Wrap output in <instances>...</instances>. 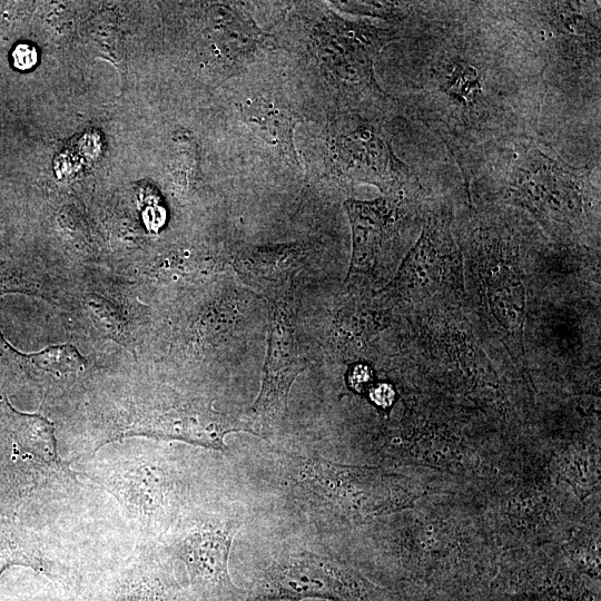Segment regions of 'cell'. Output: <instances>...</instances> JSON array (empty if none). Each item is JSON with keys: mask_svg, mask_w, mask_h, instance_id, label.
<instances>
[{"mask_svg": "<svg viewBox=\"0 0 601 601\" xmlns=\"http://www.w3.org/2000/svg\"><path fill=\"white\" fill-rule=\"evenodd\" d=\"M461 246L464 279V311L475 315L476 332L499 344L508 361L526 371L524 345L529 274L523 242L496 215L479 217Z\"/></svg>", "mask_w": 601, "mask_h": 601, "instance_id": "1", "label": "cell"}, {"mask_svg": "<svg viewBox=\"0 0 601 601\" xmlns=\"http://www.w3.org/2000/svg\"><path fill=\"white\" fill-rule=\"evenodd\" d=\"M289 499L323 528L361 524L402 510L418 493L401 475L346 465L318 455L287 454L279 462Z\"/></svg>", "mask_w": 601, "mask_h": 601, "instance_id": "2", "label": "cell"}, {"mask_svg": "<svg viewBox=\"0 0 601 601\" xmlns=\"http://www.w3.org/2000/svg\"><path fill=\"white\" fill-rule=\"evenodd\" d=\"M503 162V197L531 214L553 239L578 243L591 226L599 230V200L587 174L532 142L513 146Z\"/></svg>", "mask_w": 601, "mask_h": 601, "instance_id": "3", "label": "cell"}, {"mask_svg": "<svg viewBox=\"0 0 601 601\" xmlns=\"http://www.w3.org/2000/svg\"><path fill=\"white\" fill-rule=\"evenodd\" d=\"M250 601H392L391 593L325 550L292 546L262 570Z\"/></svg>", "mask_w": 601, "mask_h": 601, "instance_id": "4", "label": "cell"}, {"mask_svg": "<svg viewBox=\"0 0 601 601\" xmlns=\"http://www.w3.org/2000/svg\"><path fill=\"white\" fill-rule=\"evenodd\" d=\"M451 210L426 215L421 236L385 290L413 305H464L463 260L451 229Z\"/></svg>", "mask_w": 601, "mask_h": 601, "instance_id": "5", "label": "cell"}, {"mask_svg": "<svg viewBox=\"0 0 601 601\" xmlns=\"http://www.w3.org/2000/svg\"><path fill=\"white\" fill-rule=\"evenodd\" d=\"M247 521L243 506L227 504L187 518L173 538L170 549L185 563L193 585L214 601H242L247 594L228 571L233 539Z\"/></svg>", "mask_w": 601, "mask_h": 601, "instance_id": "6", "label": "cell"}, {"mask_svg": "<svg viewBox=\"0 0 601 601\" xmlns=\"http://www.w3.org/2000/svg\"><path fill=\"white\" fill-rule=\"evenodd\" d=\"M307 367L294 325L285 311L273 309L267 357L259 394L242 416L247 432L267 439L280 426L295 378Z\"/></svg>", "mask_w": 601, "mask_h": 601, "instance_id": "7", "label": "cell"}, {"mask_svg": "<svg viewBox=\"0 0 601 601\" xmlns=\"http://www.w3.org/2000/svg\"><path fill=\"white\" fill-rule=\"evenodd\" d=\"M331 150L343 175L373 184L386 195L397 194L407 179V167L394 155L382 130L368 120L347 118L335 125Z\"/></svg>", "mask_w": 601, "mask_h": 601, "instance_id": "8", "label": "cell"}, {"mask_svg": "<svg viewBox=\"0 0 601 601\" xmlns=\"http://www.w3.org/2000/svg\"><path fill=\"white\" fill-rule=\"evenodd\" d=\"M238 431L247 432L240 416L215 411L208 403L191 402L141 415L125 434L179 440L221 451L226 449L225 435Z\"/></svg>", "mask_w": 601, "mask_h": 601, "instance_id": "9", "label": "cell"}, {"mask_svg": "<svg viewBox=\"0 0 601 601\" xmlns=\"http://www.w3.org/2000/svg\"><path fill=\"white\" fill-rule=\"evenodd\" d=\"M392 195L371 201L348 199L344 203L353 246L347 280L363 278L377 266L395 219L398 199Z\"/></svg>", "mask_w": 601, "mask_h": 601, "instance_id": "10", "label": "cell"}, {"mask_svg": "<svg viewBox=\"0 0 601 601\" xmlns=\"http://www.w3.org/2000/svg\"><path fill=\"white\" fill-rule=\"evenodd\" d=\"M433 73L436 92L444 97L449 102L446 107H452L455 116L472 120L489 107L486 70L481 61L456 55L439 61Z\"/></svg>", "mask_w": 601, "mask_h": 601, "instance_id": "11", "label": "cell"}, {"mask_svg": "<svg viewBox=\"0 0 601 601\" xmlns=\"http://www.w3.org/2000/svg\"><path fill=\"white\" fill-rule=\"evenodd\" d=\"M117 477L121 480H112V485L121 491L125 499L136 505L141 514L162 511L171 501L174 481L154 466L135 469Z\"/></svg>", "mask_w": 601, "mask_h": 601, "instance_id": "12", "label": "cell"}, {"mask_svg": "<svg viewBox=\"0 0 601 601\" xmlns=\"http://www.w3.org/2000/svg\"><path fill=\"white\" fill-rule=\"evenodd\" d=\"M0 341L22 364L56 376L76 374L86 366L85 357L81 356L76 346L69 343L51 345L39 352L24 354L13 348L1 333Z\"/></svg>", "mask_w": 601, "mask_h": 601, "instance_id": "13", "label": "cell"}, {"mask_svg": "<svg viewBox=\"0 0 601 601\" xmlns=\"http://www.w3.org/2000/svg\"><path fill=\"white\" fill-rule=\"evenodd\" d=\"M250 121L256 122L272 138L274 142L295 158L293 146V131L297 118L292 111L285 110L268 101L255 102L247 112Z\"/></svg>", "mask_w": 601, "mask_h": 601, "instance_id": "14", "label": "cell"}, {"mask_svg": "<svg viewBox=\"0 0 601 601\" xmlns=\"http://www.w3.org/2000/svg\"><path fill=\"white\" fill-rule=\"evenodd\" d=\"M117 601H186V597L167 575L154 574L140 582V588L129 592Z\"/></svg>", "mask_w": 601, "mask_h": 601, "instance_id": "15", "label": "cell"}, {"mask_svg": "<svg viewBox=\"0 0 601 601\" xmlns=\"http://www.w3.org/2000/svg\"><path fill=\"white\" fill-rule=\"evenodd\" d=\"M38 60L36 49L28 43L18 45L12 51V63L19 70L31 69Z\"/></svg>", "mask_w": 601, "mask_h": 601, "instance_id": "16", "label": "cell"}, {"mask_svg": "<svg viewBox=\"0 0 601 601\" xmlns=\"http://www.w3.org/2000/svg\"><path fill=\"white\" fill-rule=\"evenodd\" d=\"M372 380L373 372L364 364L355 365L348 375L349 385L357 392L366 390L371 385Z\"/></svg>", "mask_w": 601, "mask_h": 601, "instance_id": "17", "label": "cell"}, {"mask_svg": "<svg viewBox=\"0 0 601 601\" xmlns=\"http://www.w3.org/2000/svg\"><path fill=\"white\" fill-rule=\"evenodd\" d=\"M370 397L375 405L386 408L394 402L395 392L390 384L381 383L371 387Z\"/></svg>", "mask_w": 601, "mask_h": 601, "instance_id": "18", "label": "cell"}, {"mask_svg": "<svg viewBox=\"0 0 601 601\" xmlns=\"http://www.w3.org/2000/svg\"><path fill=\"white\" fill-rule=\"evenodd\" d=\"M23 289V282L17 272L0 267V294Z\"/></svg>", "mask_w": 601, "mask_h": 601, "instance_id": "19", "label": "cell"}]
</instances>
